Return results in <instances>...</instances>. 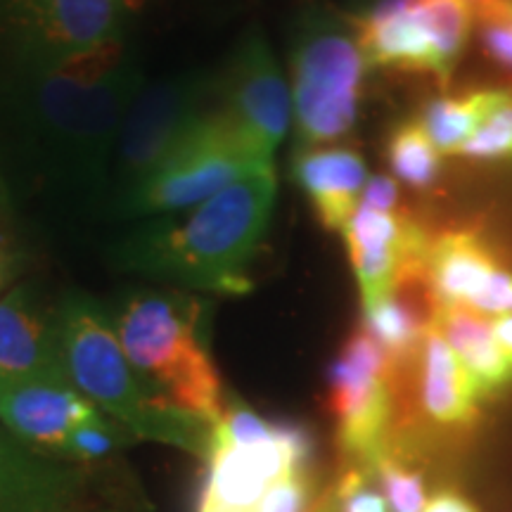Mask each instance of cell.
<instances>
[{
  "mask_svg": "<svg viewBox=\"0 0 512 512\" xmlns=\"http://www.w3.org/2000/svg\"><path fill=\"white\" fill-rule=\"evenodd\" d=\"M470 3H472V5H477V3H482V0H470Z\"/></svg>",
  "mask_w": 512,
  "mask_h": 512,
  "instance_id": "cell-38",
  "label": "cell"
},
{
  "mask_svg": "<svg viewBox=\"0 0 512 512\" xmlns=\"http://www.w3.org/2000/svg\"><path fill=\"white\" fill-rule=\"evenodd\" d=\"M197 512H256L268 486L316 470V437L304 422L273 420L238 396L211 425Z\"/></svg>",
  "mask_w": 512,
  "mask_h": 512,
  "instance_id": "cell-6",
  "label": "cell"
},
{
  "mask_svg": "<svg viewBox=\"0 0 512 512\" xmlns=\"http://www.w3.org/2000/svg\"><path fill=\"white\" fill-rule=\"evenodd\" d=\"M401 192L399 181L394 176L375 174L368 178L366 188L361 192L358 207H366L373 211H399L401 209Z\"/></svg>",
  "mask_w": 512,
  "mask_h": 512,
  "instance_id": "cell-32",
  "label": "cell"
},
{
  "mask_svg": "<svg viewBox=\"0 0 512 512\" xmlns=\"http://www.w3.org/2000/svg\"><path fill=\"white\" fill-rule=\"evenodd\" d=\"M332 491V512H389L382 491L373 486V477L363 467L342 465Z\"/></svg>",
  "mask_w": 512,
  "mask_h": 512,
  "instance_id": "cell-30",
  "label": "cell"
},
{
  "mask_svg": "<svg viewBox=\"0 0 512 512\" xmlns=\"http://www.w3.org/2000/svg\"><path fill=\"white\" fill-rule=\"evenodd\" d=\"M275 169L223 114L211 107L174 150L147 174L110 219H155L207 202L223 188L259 171Z\"/></svg>",
  "mask_w": 512,
  "mask_h": 512,
  "instance_id": "cell-7",
  "label": "cell"
},
{
  "mask_svg": "<svg viewBox=\"0 0 512 512\" xmlns=\"http://www.w3.org/2000/svg\"><path fill=\"white\" fill-rule=\"evenodd\" d=\"M396 375L387 351L358 325L328 368V408L342 465L368 470L396 441Z\"/></svg>",
  "mask_w": 512,
  "mask_h": 512,
  "instance_id": "cell-8",
  "label": "cell"
},
{
  "mask_svg": "<svg viewBox=\"0 0 512 512\" xmlns=\"http://www.w3.org/2000/svg\"><path fill=\"white\" fill-rule=\"evenodd\" d=\"M430 325L446 339L475 382L479 399L489 401L512 387V366L498 347L491 318L465 306H439Z\"/></svg>",
  "mask_w": 512,
  "mask_h": 512,
  "instance_id": "cell-20",
  "label": "cell"
},
{
  "mask_svg": "<svg viewBox=\"0 0 512 512\" xmlns=\"http://www.w3.org/2000/svg\"><path fill=\"white\" fill-rule=\"evenodd\" d=\"M121 0H0V60L62 64L124 38Z\"/></svg>",
  "mask_w": 512,
  "mask_h": 512,
  "instance_id": "cell-10",
  "label": "cell"
},
{
  "mask_svg": "<svg viewBox=\"0 0 512 512\" xmlns=\"http://www.w3.org/2000/svg\"><path fill=\"white\" fill-rule=\"evenodd\" d=\"M98 408L64 380L0 382V425L19 441L57 458L64 439Z\"/></svg>",
  "mask_w": 512,
  "mask_h": 512,
  "instance_id": "cell-15",
  "label": "cell"
},
{
  "mask_svg": "<svg viewBox=\"0 0 512 512\" xmlns=\"http://www.w3.org/2000/svg\"><path fill=\"white\" fill-rule=\"evenodd\" d=\"M55 309L64 373L76 392L138 441L176 446L204 458L211 425L166 408L147 394L121 349L105 304L81 290H69Z\"/></svg>",
  "mask_w": 512,
  "mask_h": 512,
  "instance_id": "cell-4",
  "label": "cell"
},
{
  "mask_svg": "<svg viewBox=\"0 0 512 512\" xmlns=\"http://www.w3.org/2000/svg\"><path fill=\"white\" fill-rule=\"evenodd\" d=\"M256 512H332L330 484L318 470L292 472L268 486Z\"/></svg>",
  "mask_w": 512,
  "mask_h": 512,
  "instance_id": "cell-27",
  "label": "cell"
},
{
  "mask_svg": "<svg viewBox=\"0 0 512 512\" xmlns=\"http://www.w3.org/2000/svg\"><path fill=\"white\" fill-rule=\"evenodd\" d=\"M67 380L57 309L41 287L22 283L0 299V382Z\"/></svg>",
  "mask_w": 512,
  "mask_h": 512,
  "instance_id": "cell-14",
  "label": "cell"
},
{
  "mask_svg": "<svg viewBox=\"0 0 512 512\" xmlns=\"http://www.w3.org/2000/svg\"><path fill=\"white\" fill-rule=\"evenodd\" d=\"M121 349L147 394L166 408L214 425L226 392L204 337L200 299L181 290H131L114 306Z\"/></svg>",
  "mask_w": 512,
  "mask_h": 512,
  "instance_id": "cell-3",
  "label": "cell"
},
{
  "mask_svg": "<svg viewBox=\"0 0 512 512\" xmlns=\"http://www.w3.org/2000/svg\"><path fill=\"white\" fill-rule=\"evenodd\" d=\"M147 3H150V0H121V8H124V12L128 15V12L143 10Z\"/></svg>",
  "mask_w": 512,
  "mask_h": 512,
  "instance_id": "cell-36",
  "label": "cell"
},
{
  "mask_svg": "<svg viewBox=\"0 0 512 512\" xmlns=\"http://www.w3.org/2000/svg\"><path fill=\"white\" fill-rule=\"evenodd\" d=\"M413 363L418 370L415 396L422 418L444 432L472 430L482 399L463 363L432 325Z\"/></svg>",
  "mask_w": 512,
  "mask_h": 512,
  "instance_id": "cell-18",
  "label": "cell"
},
{
  "mask_svg": "<svg viewBox=\"0 0 512 512\" xmlns=\"http://www.w3.org/2000/svg\"><path fill=\"white\" fill-rule=\"evenodd\" d=\"M214 107L261 155L275 150L292 128V95L275 53L261 29H249L216 74Z\"/></svg>",
  "mask_w": 512,
  "mask_h": 512,
  "instance_id": "cell-11",
  "label": "cell"
},
{
  "mask_svg": "<svg viewBox=\"0 0 512 512\" xmlns=\"http://www.w3.org/2000/svg\"><path fill=\"white\" fill-rule=\"evenodd\" d=\"M472 8L484 55L512 72V0H482Z\"/></svg>",
  "mask_w": 512,
  "mask_h": 512,
  "instance_id": "cell-29",
  "label": "cell"
},
{
  "mask_svg": "<svg viewBox=\"0 0 512 512\" xmlns=\"http://www.w3.org/2000/svg\"><path fill=\"white\" fill-rule=\"evenodd\" d=\"M91 467L43 456L0 425V512H79Z\"/></svg>",
  "mask_w": 512,
  "mask_h": 512,
  "instance_id": "cell-13",
  "label": "cell"
},
{
  "mask_svg": "<svg viewBox=\"0 0 512 512\" xmlns=\"http://www.w3.org/2000/svg\"><path fill=\"white\" fill-rule=\"evenodd\" d=\"M441 157L418 119L401 121L387 140L389 169L413 190H432L439 183Z\"/></svg>",
  "mask_w": 512,
  "mask_h": 512,
  "instance_id": "cell-24",
  "label": "cell"
},
{
  "mask_svg": "<svg viewBox=\"0 0 512 512\" xmlns=\"http://www.w3.org/2000/svg\"><path fill=\"white\" fill-rule=\"evenodd\" d=\"M422 512H479V508L463 491L453 489V486H444L432 498H427V505Z\"/></svg>",
  "mask_w": 512,
  "mask_h": 512,
  "instance_id": "cell-33",
  "label": "cell"
},
{
  "mask_svg": "<svg viewBox=\"0 0 512 512\" xmlns=\"http://www.w3.org/2000/svg\"><path fill=\"white\" fill-rule=\"evenodd\" d=\"M408 446L396 441L387 451L380 453L368 472L380 484L384 501L394 512H422L427 505V484L425 475L408 458Z\"/></svg>",
  "mask_w": 512,
  "mask_h": 512,
  "instance_id": "cell-25",
  "label": "cell"
},
{
  "mask_svg": "<svg viewBox=\"0 0 512 512\" xmlns=\"http://www.w3.org/2000/svg\"><path fill=\"white\" fill-rule=\"evenodd\" d=\"M19 266H22V254H19L17 242L0 223V290L15 278Z\"/></svg>",
  "mask_w": 512,
  "mask_h": 512,
  "instance_id": "cell-34",
  "label": "cell"
},
{
  "mask_svg": "<svg viewBox=\"0 0 512 512\" xmlns=\"http://www.w3.org/2000/svg\"><path fill=\"white\" fill-rule=\"evenodd\" d=\"M143 83L124 38L62 64L0 60V197L50 219L107 214L114 145Z\"/></svg>",
  "mask_w": 512,
  "mask_h": 512,
  "instance_id": "cell-1",
  "label": "cell"
},
{
  "mask_svg": "<svg viewBox=\"0 0 512 512\" xmlns=\"http://www.w3.org/2000/svg\"><path fill=\"white\" fill-rule=\"evenodd\" d=\"M79 512H126V510H121V508H83V510H79Z\"/></svg>",
  "mask_w": 512,
  "mask_h": 512,
  "instance_id": "cell-37",
  "label": "cell"
},
{
  "mask_svg": "<svg viewBox=\"0 0 512 512\" xmlns=\"http://www.w3.org/2000/svg\"><path fill=\"white\" fill-rule=\"evenodd\" d=\"M420 8L432 41L434 79L448 86L475 31V8L470 0H420Z\"/></svg>",
  "mask_w": 512,
  "mask_h": 512,
  "instance_id": "cell-23",
  "label": "cell"
},
{
  "mask_svg": "<svg viewBox=\"0 0 512 512\" xmlns=\"http://www.w3.org/2000/svg\"><path fill=\"white\" fill-rule=\"evenodd\" d=\"M349 17L368 67L434 76L432 41L420 0H375L366 12Z\"/></svg>",
  "mask_w": 512,
  "mask_h": 512,
  "instance_id": "cell-19",
  "label": "cell"
},
{
  "mask_svg": "<svg viewBox=\"0 0 512 512\" xmlns=\"http://www.w3.org/2000/svg\"><path fill=\"white\" fill-rule=\"evenodd\" d=\"M491 330H494L498 347H501L505 358H508L510 366H512V313L491 318Z\"/></svg>",
  "mask_w": 512,
  "mask_h": 512,
  "instance_id": "cell-35",
  "label": "cell"
},
{
  "mask_svg": "<svg viewBox=\"0 0 512 512\" xmlns=\"http://www.w3.org/2000/svg\"><path fill=\"white\" fill-rule=\"evenodd\" d=\"M290 174L318 221L332 233H342L354 216L370 178L366 159L342 143L294 150Z\"/></svg>",
  "mask_w": 512,
  "mask_h": 512,
  "instance_id": "cell-16",
  "label": "cell"
},
{
  "mask_svg": "<svg viewBox=\"0 0 512 512\" xmlns=\"http://www.w3.org/2000/svg\"><path fill=\"white\" fill-rule=\"evenodd\" d=\"M214 100V72H183L143 83L128 105L114 145L107 216L181 143L214 107Z\"/></svg>",
  "mask_w": 512,
  "mask_h": 512,
  "instance_id": "cell-9",
  "label": "cell"
},
{
  "mask_svg": "<svg viewBox=\"0 0 512 512\" xmlns=\"http://www.w3.org/2000/svg\"><path fill=\"white\" fill-rule=\"evenodd\" d=\"M136 437L121 427L119 422L107 418L105 413H95L93 418L83 420L79 427H74L69 432V437L64 439V444L57 453V460L64 463H74L81 467L98 465L102 460L112 458L114 453H119L121 448L136 444Z\"/></svg>",
  "mask_w": 512,
  "mask_h": 512,
  "instance_id": "cell-26",
  "label": "cell"
},
{
  "mask_svg": "<svg viewBox=\"0 0 512 512\" xmlns=\"http://www.w3.org/2000/svg\"><path fill=\"white\" fill-rule=\"evenodd\" d=\"M456 157L475 162H512V93L503 91L501 98L486 114L470 140L460 147Z\"/></svg>",
  "mask_w": 512,
  "mask_h": 512,
  "instance_id": "cell-28",
  "label": "cell"
},
{
  "mask_svg": "<svg viewBox=\"0 0 512 512\" xmlns=\"http://www.w3.org/2000/svg\"><path fill=\"white\" fill-rule=\"evenodd\" d=\"M275 195V169L240 178L207 202L145 221L112 247L110 261L181 292L240 297L252 290L249 266L271 223Z\"/></svg>",
  "mask_w": 512,
  "mask_h": 512,
  "instance_id": "cell-2",
  "label": "cell"
},
{
  "mask_svg": "<svg viewBox=\"0 0 512 512\" xmlns=\"http://www.w3.org/2000/svg\"><path fill=\"white\" fill-rule=\"evenodd\" d=\"M287 60L294 150L339 145L356 126L368 67L351 17L323 3L304 5L292 19Z\"/></svg>",
  "mask_w": 512,
  "mask_h": 512,
  "instance_id": "cell-5",
  "label": "cell"
},
{
  "mask_svg": "<svg viewBox=\"0 0 512 512\" xmlns=\"http://www.w3.org/2000/svg\"><path fill=\"white\" fill-rule=\"evenodd\" d=\"M472 311L482 313V316H505V313H512V271L508 268H501L494 275L489 287H486L482 297L477 299Z\"/></svg>",
  "mask_w": 512,
  "mask_h": 512,
  "instance_id": "cell-31",
  "label": "cell"
},
{
  "mask_svg": "<svg viewBox=\"0 0 512 512\" xmlns=\"http://www.w3.org/2000/svg\"><path fill=\"white\" fill-rule=\"evenodd\" d=\"M361 325L377 339V344L387 351L399 370L418 356L422 339L430 330V318L415 309L406 297H401V290H394L363 302Z\"/></svg>",
  "mask_w": 512,
  "mask_h": 512,
  "instance_id": "cell-21",
  "label": "cell"
},
{
  "mask_svg": "<svg viewBox=\"0 0 512 512\" xmlns=\"http://www.w3.org/2000/svg\"><path fill=\"white\" fill-rule=\"evenodd\" d=\"M361 304L422 280L430 238L406 211L356 207L342 230Z\"/></svg>",
  "mask_w": 512,
  "mask_h": 512,
  "instance_id": "cell-12",
  "label": "cell"
},
{
  "mask_svg": "<svg viewBox=\"0 0 512 512\" xmlns=\"http://www.w3.org/2000/svg\"><path fill=\"white\" fill-rule=\"evenodd\" d=\"M501 268L494 249L475 230H446L427 249L422 273L427 302L432 311L439 306L472 309Z\"/></svg>",
  "mask_w": 512,
  "mask_h": 512,
  "instance_id": "cell-17",
  "label": "cell"
},
{
  "mask_svg": "<svg viewBox=\"0 0 512 512\" xmlns=\"http://www.w3.org/2000/svg\"><path fill=\"white\" fill-rule=\"evenodd\" d=\"M501 95L503 91H496V88H479V91H467L460 95H441V98L427 102L418 121L441 155L456 157L460 147L470 140Z\"/></svg>",
  "mask_w": 512,
  "mask_h": 512,
  "instance_id": "cell-22",
  "label": "cell"
}]
</instances>
